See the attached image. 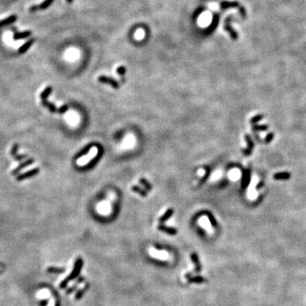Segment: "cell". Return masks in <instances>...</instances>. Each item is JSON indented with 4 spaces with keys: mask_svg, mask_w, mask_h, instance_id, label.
<instances>
[{
    "mask_svg": "<svg viewBox=\"0 0 306 306\" xmlns=\"http://www.w3.org/2000/svg\"><path fill=\"white\" fill-rule=\"evenodd\" d=\"M83 259L82 258H78L76 259V262L74 264V267H73V270H72V273L70 274L69 276H67L66 279L64 280L63 282H61L60 284V288L61 289H64L66 288L68 286V283L72 281V280H75L78 276V275L80 273V270H81L82 267H83Z\"/></svg>",
    "mask_w": 306,
    "mask_h": 306,
    "instance_id": "6da1fadb",
    "label": "cell"
},
{
    "mask_svg": "<svg viewBox=\"0 0 306 306\" xmlns=\"http://www.w3.org/2000/svg\"><path fill=\"white\" fill-rule=\"evenodd\" d=\"M220 8L222 10L230 9V8H237V9H239V11H240V14H241V16H242L243 18H245V17H246V9H244L243 6L240 5L238 2H236V1H233V2H227V1H225V2H222L220 4Z\"/></svg>",
    "mask_w": 306,
    "mask_h": 306,
    "instance_id": "7a4b0ae2",
    "label": "cell"
},
{
    "mask_svg": "<svg viewBox=\"0 0 306 306\" xmlns=\"http://www.w3.org/2000/svg\"><path fill=\"white\" fill-rule=\"evenodd\" d=\"M97 153H98V148L95 147V146L92 147L91 150L90 151V152L88 153L87 155H85L84 157L79 158V159L77 160V164H78L79 166H83V165H85V164H87L88 162H90L93 158L96 157Z\"/></svg>",
    "mask_w": 306,
    "mask_h": 306,
    "instance_id": "3957f363",
    "label": "cell"
},
{
    "mask_svg": "<svg viewBox=\"0 0 306 306\" xmlns=\"http://www.w3.org/2000/svg\"><path fill=\"white\" fill-rule=\"evenodd\" d=\"M39 171H40L39 168H32L31 170H29V171L26 172V173H24L22 174H20V175L17 176L16 177V180L17 181H21V180H26V179H29V178L33 177L34 175L37 174L39 173Z\"/></svg>",
    "mask_w": 306,
    "mask_h": 306,
    "instance_id": "277c9868",
    "label": "cell"
},
{
    "mask_svg": "<svg viewBox=\"0 0 306 306\" xmlns=\"http://www.w3.org/2000/svg\"><path fill=\"white\" fill-rule=\"evenodd\" d=\"M229 22H230V17H228V18L225 20V24L224 28H225V31H227V32H229V36H230V37H231L233 40H236V39L238 38V34H237V32H236L234 29L232 28V27L229 25Z\"/></svg>",
    "mask_w": 306,
    "mask_h": 306,
    "instance_id": "5b68a950",
    "label": "cell"
},
{
    "mask_svg": "<svg viewBox=\"0 0 306 306\" xmlns=\"http://www.w3.org/2000/svg\"><path fill=\"white\" fill-rule=\"evenodd\" d=\"M33 162H34V159H33V158H28L26 162L21 163L17 168H15L13 171L11 172V174H12V175H16V174H18L19 173L21 172V170H22L24 168H27V167L32 165Z\"/></svg>",
    "mask_w": 306,
    "mask_h": 306,
    "instance_id": "8992f818",
    "label": "cell"
},
{
    "mask_svg": "<svg viewBox=\"0 0 306 306\" xmlns=\"http://www.w3.org/2000/svg\"><path fill=\"white\" fill-rule=\"evenodd\" d=\"M185 278L187 279L189 283H203V282H207V279L203 277V276H200V275L192 276V275L190 274V273H188V274L185 275Z\"/></svg>",
    "mask_w": 306,
    "mask_h": 306,
    "instance_id": "52a82bcc",
    "label": "cell"
},
{
    "mask_svg": "<svg viewBox=\"0 0 306 306\" xmlns=\"http://www.w3.org/2000/svg\"><path fill=\"white\" fill-rule=\"evenodd\" d=\"M98 81L99 83H107V84H110L111 86H112L113 88L115 89H117L119 88V84L116 80H114L113 78L112 77H108V76H100L98 77Z\"/></svg>",
    "mask_w": 306,
    "mask_h": 306,
    "instance_id": "ba28073f",
    "label": "cell"
},
{
    "mask_svg": "<svg viewBox=\"0 0 306 306\" xmlns=\"http://www.w3.org/2000/svg\"><path fill=\"white\" fill-rule=\"evenodd\" d=\"M54 1V0H44V1L39 5H32L29 10H30L31 12H33V11H37V10H38V9H48L50 5L53 4Z\"/></svg>",
    "mask_w": 306,
    "mask_h": 306,
    "instance_id": "9c48e42d",
    "label": "cell"
},
{
    "mask_svg": "<svg viewBox=\"0 0 306 306\" xmlns=\"http://www.w3.org/2000/svg\"><path fill=\"white\" fill-rule=\"evenodd\" d=\"M190 258H191V260H192L194 265H195V271H196L197 273L201 272V270H202V266H201V263H200L199 257H198L197 254L196 252H192L191 255H190Z\"/></svg>",
    "mask_w": 306,
    "mask_h": 306,
    "instance_id": "30bf717a",
    "label": "cell"
},
{
    "mask_svg": "<svg viewBox=\"0 0 306 306\" xmlns=\"http://www.w3.org/2000/svg\"><path fill=\"white\" fill-rule=\"evenodd\" d=\"M35 41H36L35 38H31L30 40L27 41V42H26L23 45H21V48L19 49L18 50L19 54H24V53H26L27 50H29V48L35 43Z\"/></svg>",
    "mask_w": 306,
    "mask_h": 306,
    "instance_id": "8fae6325",
    "label": "cell"
},
{
    "mask_svg": "<svg viewBox=\"0 0 306 306\" xmlns=\"http://www.w3.org/2000/svg\"><path fill=\"white\" fill-rule=\"evenodd\" d=\"M218 23H219V15H213V21H212L211 24L209 25L208 28L205 31L206 33H207V34H209V33H211L213 31H214V29L216 28V26L218 25Z\"/></svg>",
    "mask_w": 306,
    "mask_h": 306,
    "instance_id": "7c38bea8",
    "label": "cell"
},
{
    "mask_svg": "<svg viewBox=\"0 0 306 306\" xmlns=\"http://www.w3.org/2000/svg\"><path fill=\"white\" fill-rule=\"evenodd\" d=\"M245 139H246L247 142H248V147L246 149V150H244V151H243V153H244L246 156H248V155H250V154L252 153V148H253V142H252V139L250 138V136L248 135L245 136Z\"/></svg>",
    "mask_w": 306,
    "mask_h": 306,
    "instance_id": "4fadbf2b",
    "label": "cell"
},
{
    "mask_svg": "<svg viewBox=\"0 0 306 306\" xmlns=\"http://www.w3.org/2000/svg\"><path fill=\"white\" fill-rule=\"evenodd\" d=\"M158 228L159 230L163 231V232L168 233V234L169 235L177 234V229H174V228H172V227H168V226H165V225H159Z\"/></svg>",
    "mask_w": 306,
    "mask_h": 306,
    "instance_id": "5bb4252c",
    "label": "cell"
},
{
    "mask_svg": "<svg viewBox=\"0 0 306 306\" xmlns=\"http://www.w3.org/2000/svg\"><path fill=\"white\" fill-rule=\"evenodd\" d=\"M17 19V16L16 15H10L9 17L7 18L4 19L2 21H0V27H5V26H8L9 24L11 23H14Z\"/></svg>",
    "mask_w": 306,
    "mask_h": 306,
    "instance_id": "9a60e30c",
    "label": "cell"
},
{
    "mask_svg": "<svg viewBox=\"0 0 306 306\" xmlns=\"http://www.w3.org/2000/svg\"><path fill=\"white\" fill-rule=\"evenodd\" d=\"M31 34H32V32H31V31H25V32H15V33L14 34L13 38L15 40L23 39V38H26L27 37H29Z\"/></svg>",
    "mask_w": 306,
    "mask_h": 306,
    "instance_id": "2e32d148",
    "label": "cell"
},
{
    "mask_svg": "<svg viewBox=\"0 0 306 306\" xmlns=\"http://www.w3.org/2000/svg\"><path fill=\"white\" fill-rule=\"evenodd\" d=\"M173 213H174V209L173 208H169V209H168L167 210V212L162 215V216L160 217V219H159V222L162 224V223H164L165 221H167L170 217L173 215Z\"/></svg>",
    "mask_w": 306,
    "mask_h": 306,
    "instance_id": "e0dca14e",
    "label": "cell"
},
{
    "mask_svg": "<svg viewBox=\"0 0 306 306\" xmlns=\"http://www.w3.org/2000/svg\"><path fill=\"white\" fill-rule=\"evenodd\" d=\"M42 104H43L44 106H45V107H47V108L49 109L51 112L53 113L56 112L58 111V109L56 108V106H54V104L50 103V102H49V101L46 100V99H43V100H42Z\"/></svg>",
    "mask_w": 306,
    "mask_h": 306,
    "instance_id": "ac0fdd59",
    "label": "cell"
},
{
    "mask_svg": "<svg viewBox=\"0 0 306 306\" xmlns=\"http://www.w3.org/2000/svg\"><path fill=\"white\" fill-rule=\"evenodd\" d=\"M90 288V284H86L85 286L82 288V289L78 290V291H77V292L76 293V294H75V299H76V300H79V299H80V298H81L83 296L84 293H85L86 291L88 290V288Z\"/></svg>",
    "mask_w": 306,
    "mask_h": 306,
    "instance_id": "d6986e66",
    "label": "cell"
},
{
    "mask_svg": "<svg viewBox=\"0 0 306 306\" xmlns=\"http://www.w3.org/2000/svg\"><path fill=\"white\" fill-rule=\"evenodd\" d=\"M289 178H290V174H288L287 172H284V173H278V174H275L274 175L275 180H288Z\"/></svg>",
    "mask_w": 306,
    "mask_h": 306,
    "instance_id": "ffe728a7",
    "label": "cell"
},
{
    "mask_svg": "<svg viewBox=\"0 0 306 306\" xmlns=\"http://www.w3.org/2000/svg\"><path fill=\"white\" fill-rule=\"evenodd\" d=\"M83 281H84V277H80L79 279L77 280V282H76V283L73 284V285H72V287L69 288L67 290V294H71L72 293H73V291H74V290H76V288H77V287H78V285H79L80 283H82Z\"/></svg>",
    "mask_w": 306,
    "mask_h": 306,
    "instance_id": "44dd1931",
    "label": "cell"
},
{
    "mask_svg": "<svg viewBox=\"0 0 306 306\" xmlns=\"http://www.w3.org/2000/svg\"><path fill=\"white\" fill-rule=\"evenodd\" d=\"M249 180H250V172H249V170H247V171L245 172V174H244V176H243V183H242L243 188H245V187L248 186Z\"/></svg>",
    "mask_w": 306,
    "mask_h": 306,
    "instance_id": "7402d4cb",
    "label": "cell"
},
{
    "mask_svg": "<svg viewBox=\"0 0 306 306\" xmlns=\"http://www.w3.org/2000/svg\"><path fill=\"white\" fill-rule=\"evenodd\" d=\"M51 92H52V87H51V86H48V87L41 93L40 98L42 99V100H43V99H47L48 96L51 94Z\"/></svg>",
    "mask_w": 306,
    "mask_h": 306,
    "instance_id": "603a6c76",
    "label": "cell"
},
{
    "mask_svg": "<svg viewBox=\"0 0 306 306\" xmlns=\"http://www.w3.org/2000/svg\"><path fill=\"white\" fill-rule=\"evenodd\" d=\"M132 190L136 192V193L140 194V196H142V197H146V196H147V192H146L145 190L141 189L140 186H138V185H134V186H132Z\"/></svg>",
    "mask_w": 306,
    "mask_h": 306,
    "instance_id": "cb8c5ba5",
    "label": "cell"
},
{
    "mask_svg": "<svg viewBox=\"0 0 306 306\" xmlns=\"http://www.w3.org/2000/svg\"><path fill=\"white\" fill-rule=\"evenodd\" d=\"M48 271L50 273H55V274H61L65 272V268H58V267H49Z\"/></svg>",
    "mask_w": 306,
    "mask_h": 306,
    "instance_id": "d4e9b609",
    "label": "cell"
},
{
    "mask_svg": "<svg viewBox=\"0 0 306 306\" xmlns=\"http://www.w3.org/2000/svg\"><path fill=\"white\" fill-rule=\"evenodd\" d=\"M140 183L141 184V185H143V186H144L145 188L147 190H151V188H152V187H151V184H150V183H149L148 181L145 180V179H144V178H141V179H140Z\"/></svg>",
    "mask_w": 306,
    "mask_h": 306,
    "instance_id": "484cf974",
    "label": "cell"
},
{
    "mask_svg": "<svg viewBox=\"0 0 306 306\" xmlns=\"http://www.w3.org/2000/svg\"><path fill=\"white\" fill-rule=\"evenodd\" d=\"M18 148H19V145L18 144H15L12 146V149H11V151H10V154H11V156L13 157L14 158H15L18 154H17V151H18Z\"/></svg>",
    "mask_w": 306,
    "mask_h": 306,
    "instance_id": "4316f807",
    "label": "cell"
},
{
    "mask_svg": "<svg viewBox=\"0 0 306 306\" xmlns=\"http://www.w3.org/2000/svg\"><path fill=\"white\" fill-rule=\"evenodd\" d=\"M117 72L120 76H123L125 74V72H126V68H125V67H123V66H121V67H119L117 69Z\"/></svg>",
    "mask_w": 306,
    "mask_h": 306,
    "instance_id": "83f0119b",
    "label": "cell"
},
{
    "mask_svg": "<svg viewBox=\"0 0 306 306\" xmlns=\"http://www.w3.org/2000/svg\"><path fill=\"white\" fill-rule=\"evenodd\" d=\"M254 130H267L268 126L267 125H255L252 128Z\"/></svg>",
    "mask_w": 306,
    "mask_h": 306,
    "instance_id": "f1b7e54d",
    "label": "cell"
},
{
    "mask_svg": "<svg viewBox=\"0 0 306 306\" xmlns=\"http://www.w3.org/2000/svg\"><path fill=\"white\" fill-rule=\"evenodd\" d=\"M262 118H263V116H262V115H258L256 117H252V119H251V122H252V123H256L260 121Z\"/></svg>",
    "mask_w": 306,
    "mask_h": 306,
    "instance_id": "f546056e",
    "label": "cell"
},
{
    "mask_svg": "<svg viewBox=\"0 0 306 306\" xmlns=\"http://www.w3.org/2000/svg\"><path fill=\"white\" fill-rule=\"evenodd\" d=\"M273 138H274V134H273V133H270V134H269V135H267V137L265 138L266 144H269L270 141L273 140Z\"/></svg>",
    "mask_w": 306,
    "mask_h": 306,
    "instance_id": "4dcf8cb0",
    "label": "cell"
},
{
    "mask_svg": "<svg viewBox=\"0 0 306 306\" xmlns=\"http://www.w3.org/2000/svg\"><path fill=\"white\" fill-rule=\"evenodd\" d=\"M68 109V106H67V105H64V106H60V108L58 109V111L57 112H59L60 113H64Z\"/></svg>",
    "mask_w": 306,
    "mask_h": 306,
    "instance_id": "1f68e13d",
    "label": "cell"
},
{
    "mask_svg": "<svg viewBox=\"0 0 306 306\" xmlns=\"http://www.w3.org/2000/svg\"><path fill=\"white\" fill-rule=\"evenodd\" d=\"M209 220H210V222H211V225H213V226H216L217 222H216V220H215V219L213 218V215H209Z\"/></svg>",
    "mask_w": 306,
    "mask_h": 306,
    "instance_id": "d6a6232c",
    "label": "cell"
},
{
    "mask_svg": "<svg viewBox=\"0 0 306 306\" xmlns=\"http://www.w3.org/2000/svg\"><path fill=\"white\" fill-rule=\"evenodd\" d=\"M49 304V300L47 299H44V300H42L40 302V305L41 306H47V304Z\"/></svg>",
    "mask_w": 306,
    "mask_h": 306,
    "instance_id": "836d02e7",
    "label": "cell"
},
{
    "mask_svg": "<svg viewBox=\"0 0 306 306\" xmlns=\"http://www.w3.org/2000/svg\"><path fill=\"white\" fill-rule=\"evenodd\" d=\"M67 2L68 4H72V2H73V0H67Z\"/></svg>",
    "mask_w": 306,
    "mask_h": 306,
    "instance_id": "e575fe53",
    "label": "cell"
}]
</instances>
